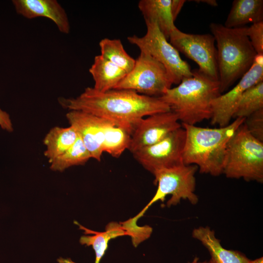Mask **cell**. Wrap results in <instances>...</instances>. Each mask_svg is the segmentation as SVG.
Here are the masks:
<instances>
[{"instance_id":"obj_1","label":"cell","mask_w":263,"mask_h":263,"mask_svg":"<svg viewBox=\"0 0 263 263\" xmlns=\"http://www.w3.org/2000/svg\"><path fill=\"white\" fill-rule=\"evenodd\" d=\"M61 106L69 111H79L107 119L132 132L136 124L146 116L170 111L159 98L128 90L98 91L87 87L78 96L59 97Z\"/></svg>"},{"instance_id":"obj_2","label":"cell","mask_w":263,"mask_h":263,"mask_svg":"<svg viewBox=\"0 0 263 263\" xmlns=\"http://www.w3.org/2000/svg\"><path fill=\"white\" fill-rule=\"evenodd\" d=\"M245 118H236L217 128L182 124L186 132L182 159L185 165L197 166L200 172L217 176L223 173L227 143Z\"/></svg>"},{"instance_id":"obj_3","label":"cell","mask_w":263,"mask_h":263,"mask_svg":"<svg viewBox=\"0 0 263 263\" xmlns=\"http://www.w3.org/2000/svg\"><path fill=\"white\" fill-rule=\"evenodd\" d=\"M191 76L183 79L177 86L168 89L160 97L182 124L195 125L212 115L211 102L221 94L219 80L198 69Z\"/></svg>"},{"instance_id":"obj_4","label":"cell","mask_w":263,"mask_h":263,"mask_svg":"<svg viewBox=\"0 0 263 263\" xmlns=\"http://www.w3.org/2000/svg\"><path fill=\"white\" fill-rule=\"evenodd\" d=\"M217 44L220 93L227 91L251 68L257 54L246 34L247 27L209 25Z\"/></svg>"},{"instance_id":"obj_5","label":"cell","mask_w":263,"mask_h":263,"mask_svg":"<svg viewBox=\"0 0 263 263\" xmlns=\"http://www.w3.org/2000/svg\"><path fill=\"white\" fill-rule=\"evenodd\" d=\"M223 173L228 178L263 182V142L253 136L244 123L227 143Z\"/></svg>"},{"instance_id":"obj_6","label":"cell","mask_w":263,"mask_h":263,"mask_svg":"<svg viewBox=\"0 0 263 263\" xmlns=\"http://www.w3.org/2000/svg\"><path fill=\"white\" fill-rule=\"evenodd\" d=\"M198 169L196 165L183 164L154 172L153 175L154 184L157 185L156 191L149 203L132 219L137 222L153 204L159 200L163 202L169 195L171 197L167 203L168 207L177 205L182 199L188 200L192 205L196 204L198 197L195 193V174Z\"/></svg>"},{"instance_id":"obj_7","label":"cell","mask_w":263,"mask_h":263,"mask_svg":"<svg viewBox=\"0 0 263 263\" xmlns=\"http://www.w3.org/2000/svg\"><path fill=\"white\" fill-rule=\"evenodd\" d=\"M147 32L143 37L130 36L127 39L162 64L169 75L173 84H179L192 76L190 67L181 57L179 52L168 41L157 24L145 21Z\"/></svg>"},{"instance_id":"obj_8","label":"cell","mask_w":263,"mask_h":263,"mask_svg":"<svg viewBox=\"0 0 263 263\" xmlns=\"http://www.w3.org/2000/svg\"><path fill=\"white\" fill-rule=\"evenodd\" d=\"M172 84L164 66L149 54L140 51L132 69L113 89L132 90L141 94L159 97Z\"/></svg>"},{"instance_id":"obj_9","label":"cell","mask_w":263,"mask_h":263,"mask_svg":"<svg viewBox=\"0 0 263 263\" xmlns=\"http://www.w3.org/2000/svg\"><path fill=\"white\" fill-rule=\"evenodd\" d=\"M169 39L179 52L197 64L200 71L219 80L217 49L212 34L186 33L176 27L171 33Z\"/></svg>"},{"instance_id":"obj_10","label":"cell","mask_w":263,"mask_h":263,"mask_svg":"<svg viewBox=\"0 0 263 263\" xmlns=\"http://www.w3.org/2000/svg\"><path fill=\"white\" fill-rule=\"evenodd\" d=\"M186 132L178 129L158 142L132 153L135 159L152 174L160 169L184 164L182 159Z\"/></svg>"},{"instance_id":"obj_11","label":"cell","mask_w":263,"mask_h":263,"mask_svg":"<svg viewBox=\"0 0 263 263\" xmlns=\"http://www.w3.org/2000/svg\"><path fill=\"white\" fill-rule=\"evenodd\" d=\"M261 81H263V55H257L251 68L238 83L212 100L211 124L220 127L228 125L244 93Z\"/></svg>"},{"instance_id":"obj_12","label":"cell","mask_w":263,"mask_h":263,"mask_svg":"<svg viewBox=\"0 0 263 263\" xmlns=\"http://www.w3.org/2000/svg\"><path fill=\"white\" fill-rule=\"evenodd\" d=\"M179 121L177 115L171 111L142 118L136 124L132 132L128 150L133 153L158 142L182 127Z\"/></svg>"},{"instance_id":"obj_13","label":"cell","mask_w":263,"mask_h":263,"mask_svg":"<svg viewBox=\"0 0 263 263\" xmlns=\"http://www.w3.org/2000/svg\"><path fill=\"white\" fill-rule=\"evenodd\" d=\"M66 117L70 126L74 128L92 158L101 160L107 119L79 111H69Z\"/></svg>"},{"instance_id":"obj_14","label":"cell","mask_w":263,"mask_h":263,"mask_svg":"<svg viewBox=\"0 0 263 263\" xmlns=\"http://www.w3.org/2000/svg\"><path fill=\"white\" fill-rule=\"evenodd\" d=\"M17 13L22 17L32 19L45 17L52 20L62 33L70 31L68 16L64 8L56 0H13Z\"/></svg>"},{"instance_id":"obj_15","label":"cell","mask_w":263,"mask_h":263,"mask_svg":"<svg viewBox=\"0 0 263 263\" xmlns=\"http://www.w3.org/2000/svg\"><path fill=\"white\" fill-rule=\"evenodd\" d=\"M192 236L207 249L210 256L207 263H249L250 261L242 253L223 247L214 230L209 226L194 228Z\"/></svg>"},{"instance_id":"obj_16","label":"cell","mask_w":263,"mask_h":263,"mask_svg":"<svg viewBox=\"0 0 263 263\" xmlns=\"http://www.w3.org/2000/svg\"><path fill=\"white\" fill-rule=\"evenodd\" d=\"M79 228L84 231L85 234H93L92 236H82L80 238L79 242L82 245H91L94 251L95 259L94 263H99L108 248V243L110 240L119 236L128 235L126 230L120 223L112 222L109 223L103 232H97L88 229L77 222ZM58 263H76L70 258L60 257L58 259Z\"/></svg>"},{"instance_id":"obj_17","label":"cell","mask_w":263,"mask_h":263,"mask_svg":"<svg viewBox=\"0 0 263 263\" xmlns=\"http://www.w3.org/2000/svg\"><path fill=\"white\" fill-rule=\"evenodd\" d=\"M170 4L171 0H141L138 5L145 20L155 22L168 40L176 28L171 15Z\"/></svg>"},{"instance_id":"obj_18","label":"cell","mask_w":263,"mask_h":263,"mask_svg":"<svg viewBox=\"0 0 263 263\" xmlns=\"http://www.w3.org/2000/svg\"><path fill=\"white\" fill-rule=\"evenodd\" d=\"M263 21V0H235L225 21L228 28L244 27Z\"/></svg>"},{"instance_id":"obj_19","label":"cell","mask_w":263,"mask_h":263,"mask_svg":"<svg viewBox=\"0 0 263 263\" xmlns=\"http://www.w3.org/2000/svg\"><path fill=\"white\" fill-rule=\"evenodd\" d=\"M89 72L94 82L93 88L100 92L113 89L127 74L101 55L94 57Z\"/></svg>"},{"instance_id":"obj_20","label":"cell","mask_w":263,"mask_h":263,"mask_svg":"<svg viewBox=\"0 0 263 263\" xmlns=\"http://www.w3.org/2000/svg\"><path fill=\"white\" fill-rule=\"evenodd\" d=\"M77 137L76 132L70 126L66 128L58 126L52 128L43 141L46 146L44 154L49 163L69 149Z\"/></svg>"},{"instance_id":"obj_21","label":"cell","mask_w":263,"mask_h":263,"mask_svg":"<svg viewBox=\"0 0 263 263\" xmlns=\"http://www.w3.org/2000/svg\"><path fill=\"white\" fill-rule=\"evenodd\" d=\"M101 55L127 74L133 68L135 59L125 51L120 39L104 38L99 43Z\"/></svg>"},{"instance_id":"obj_22","label":"cell","mask_w":263,"mask_h":263,"mask_svg":"<svg viewBox=\"0 0 263 263\" xmlns=\"http://www.w3.org/2000/svg\"><path fill=\"white\" fill-rule=\"evenodd\" d=\"M90 158V153L78 135L76 140L69 149L49 163L50 169L62 172L71 167L84 165Z\"/></svg>"},{"instance_id":"obj_23","label":"cell","mask_w":263,"mask_h":263,"mask_svg":"<svg viewBox=\"0 0 263 263\" xmlns=\"http://www.w3.org/2000/svg\"><path fill=\"white\" fill-rule=\"evenodd\" d=\"M104 135L103 152L117 158L126 150H128L131 134L124 128L110 122L105 128Z\"/></svg>"},{"instance_id":"obj_24","label":"cell","mask_w":263,"mask_h":263,"mask_svg":"<svg viewBox=\"0 0 263 263\" xmlns=\"http://www.w3.org/2000/svg\"><path fill=\"white\" fill-rule=\"evenodd\" d=\"M263 109V81L247 89L243 94L232 118H245Z\"/></svg>"},{"instance_id":"obj_25","label":"cell","mask_w":263,"mask_h":263,"mask_svg":"<svg viewBox=\"0 0 263 263\" xmlns=\"http://www.w3.org/2000/svg\"><path fill=\"white\" fill-rule=\"evenodd\" d=\"M244 123L253 136L263 142V109L245 118Z\"/></svg>"},{"instance_id":"obj_26","label":"cell","mask_w":263,"mask_h":263,"mask_svg":"<svg viewBox=\"0 0 263 263\" xmlns=\"http://www.w3.org/2000/svg\"><path fill=\"white\" fill-rule=\"evenodd\" d=\"M246 34L257 55H263V21L247 27Z\"/></svg>"},{"instance_id":"obj_27","label":"cell","mask_w":263,"mask_h":263,"mask_svg":"<svg viewBox=\"0 0 263 263\" xmlns=\"http://www.w3.org/2000/svg\"><path fill=\"white\" fill-rule=\"evenodd\" d=\"M0 127L4 131L12 132L14 130L10 115L0 107Z\"/></svg>"},{"instance_id":"obj_28","label":"cell","mask_w":263,"mask_h":263,"mask_svg":"<svg viewBox=\"0 0 263 263\" xmlns=\"http://www.w3.org/2000/svg\"><path fill=\"white\" fill-rule=\"evenodd\" d=\"M186 0H171L170 9L173 21H175Z\"/></svg>"},{"instance_id":"obj_29","label":"cell","mask_w":263,"mask_h":263,"mask_svg":"<svg viewBox=\"0 0 263 263\" xmlns=\"http://www.w3.org/2000/svg\"><path fill=\"white\" fill-rule=\"evenodd\" d=\"M194 1L204 3L213 7L218 6V3L215 0H195Z\"/></svg>"},{"instance_id":"obj_30","label":"cell","mask_w":263,"mask_h":263,"mask_svg":"<svg viewBox=\"0 0 263 263\" xmlns=\"http://www.w3.org/2000/svg\"><path fill=\"white\" fill-rule=\"evenodd\" d=\"M188 263H207V262L206 261H201L198 257H195L191 262H189Z\"/></svg>"},{"instance_id":"obj_31","label":"cell","mask_w":263,"mask_h":263,"mask_svg":"<svg viewBox=\"0 0 263 263\" xmlns=\"http://www.w3.org/2000/svg\"><path fill=\"white\" fill-rule=\"evenodd\" d=\"M249 263H263V257H260L254 260H250Z\"/></svg>"}]
</instances>
